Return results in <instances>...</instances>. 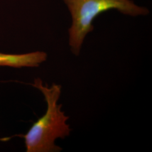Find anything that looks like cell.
<instances>
[{
  "instance_id": "1",
  "label": "cell",
  "mask_w": 152,
  "mask_h": 152,
  "mask_svg": "<svg viewBox=\"0 0 152 152\" xmlns=\"http://www.w3.org/2000/svg\"><path fill=\"white\" fill-rule=\"evenodd\" d=\"M43 94L47 104L45 113L35 122L23 136L27 152H59L61 147L55 143L57 139H64L70 135L72 129L67 124L69 117L58 104L61 92L60 85H44L41 79H34L31 84Z\"/></svg>"
},
{
  "instance_id": "2",
  "label": "cell",
  "mask_w": 152,
  "mask_h": 152,
  "mask_svg": "<svg viewBox=\"0 0 152 152\" xmlns=\"http://www.w3.org/2000/svg\"><path fill=\"white\" fill-rule=\"evenodd\" d=\"M71 13L72 24L68 30L72 53L78 56L87 34L94 30V20L105 11L116 10L132 16L146 15L148 9L131 0H63Z\"/></svg>"
},
{
  "instance_id": "3",
  "label": "cell",
  "mask_w": 152,
  "mask_h": 152,
  "mask_svg": "<svg viewBox=\"0 0 152 152\" xmlns=\"http://www.w3.org/2000/svg\"><path fill=\"white\" fill-rule=\"evenodd\" d=\"M48 54L41 51L22 54H11L0 53V66L15 68H36L47 60Z\"/></svg>"
}]
</instances>
